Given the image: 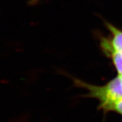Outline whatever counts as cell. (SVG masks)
I'll list each match as a JSON object with an SVG mask.
<instances>
[{"mask_svg":"<svg viewBox=\"0 0 122 122\" xmlns=\"http://www.w3.org/2000/svg\"><path fill=\"white\" fill-rule=\"evenodd\" d=\"M75 83L87 90V97L98 101L99 109L108 111L111 105L122 99V76L119 75L103 86H95L75 79Z\"/></svg>","mask_w":122,"mask_h":122,"instance_id":"1","label":"cell"},{"mask_svg":"<svg viewBox=\"0 0 122 122\" xmlns=\"http://www.w3.org/2000/svg\"><path fill=\"white\" fill-rule=\"evenodd\" d=\"M106 25L111 36L109 38L102 37L101 39L100 47L102 50H112L122 53V30L110 23H107Z\"/></svg>","mask_w":122,"mask_h":122,"instance_id":"2","label":"cell"},{"mask_svg":"<svg viewBox=\"0 0 122 122\" xmlns=\"http://www.w3.org/2000/svg\"><path fill=\"white\" fill-rule=\"evenodd\" d=\"M102 51L111 59L118 75L122 76V53L112 50H105Z\"/></svg>","mask_w":122,"mask_h":122,"instance_id":"3","label":"cell"},{"mask_svg":"<svg viewBox=\"0 0 122 122\" xmlns=\"http://www.w3.org/2000/svg\"><path fill=\"white\" fill-rule=\"evenodd\" d=\"M107 112H115L122 116V99L118 100L111 105Z\"/></svg>","mask_w":122,"mask_h":122,"instance_id":"4","label":"cell"}]
</instances>
